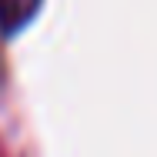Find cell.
<instances>
[{
  "instance_id": "1",
  "label": "cell",
  "mask_w": 157,
  "mask_h": 157,
  "mask_svg": "<svg viewBox=\"0 0 157 157\" xmlns=\"http://www.w3.org/2000/svg\"><path fill=\"white\" fill-rule=\"evenodd\" d=\"M37 10H40V0H0V33L13 37L33 20Z\"/></svg>"
}]
</instances>
